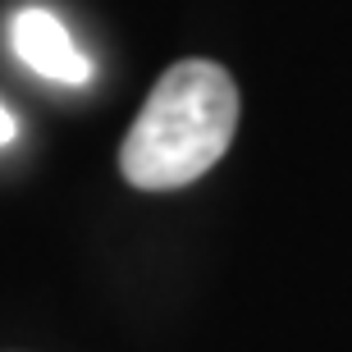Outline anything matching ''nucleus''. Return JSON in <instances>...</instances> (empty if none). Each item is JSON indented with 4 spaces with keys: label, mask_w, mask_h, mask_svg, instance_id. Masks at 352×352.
<instances>
[{
    "label": "nucleus",
    "mask_w": 352,
    "mask_h": 352,
    "mask_svg": "<svg viewBox=\"0 0 352 352\" xmlns=\"http://www.w3.org/2000/svg\"><path fill=\"white\" fill-rule=\"evenodd\" d=\"M238 129V87L215 60H179L151 87L119 146V170L142 192L188 188L229 151Z\"/></svg>",
    "instance_id": "f257e3e1"
},
{
    "label": "nucleus",
    "mask_w": 352,
    "mask_h": 352,
    "mask_svg": "<svg viewBox=\"0 0 352 352\" xmlns=\"http://www.w3.org/2000/svg\"><path fill=\"white\" fill-rule=\"evenodd\" d=\"M14 51H19V60L32 74H41V78H51V82L78 87V82L91 78L87 55L74 46L69 28L51 10H23L14 19Z\"/></svg>",
    "instance_id": "f03ea898"
},
{
    "label": "nucleus",
    "mask_w": 352,
    "mask_h": 352,
    "mask_svg": "<svg viewBox=\"0 0 352 352\" xmlns=\"http://www.w3.org/2000/svg\"><path fill=\"white\" fill-rule=\"evenodd\" d=\"M10 138H14V115L5 110V105H0V146L10 142Z\"/></svg>",
    "instance_id": "7ed1b4c3"
}]
</instances>
